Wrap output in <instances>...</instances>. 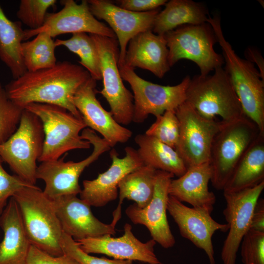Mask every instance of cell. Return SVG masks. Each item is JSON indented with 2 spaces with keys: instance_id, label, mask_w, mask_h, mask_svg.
I'll use <instances>...</instances> for the list:
<instances>
[{
  "instance_id": "44dd1931",
  "label": "cell",
  "mask_w": 264,
  "mask_h": 264,
  "mask_svg": "<svg viewBox=\"0 0 264 264\" xmlns=\"http://www.w3.org/2000/svg\"><path fill=\"white\" fill-rule=\"evenodd\" d=\"M132 226L126 223L124 234L113 238L105 235L75 241L79 247L87 254H103L114 259L138 261L149 264H162L154 252L156 242L151 239L144 243L133 235Z\"/></svg>"
},
{
  "instance_id": "8fae6325",
  "label": "cell",
  "mask_w": 264,
  "mask_h": 264,
  "mask_svg": "<svg viewBox=\"0 0 264 264\" xmlns=\"http://www.w3.org/2000/svg\"><path fill=\"white\" fill-rule=\"evenodd\" d=\"M121 76L133 92L134 112L132 121L143 122L150 114L155 117L168 110H176L185 102L186 91L190 80L186 76L178 84L170 86L154 84L138 76L133 69L119 66Z\"/></svg>"
},
{
  "instance_id": "e575fe53",
  "label": "cell",
  "mask_w": 264,
  "mask_h": 264,
  "mask_svg": "<svg viewBox=\"0 0 264 264\" xmlns=\"http://www.w3.org/2000/svg\"><path fill=\"white\" fill-rule=\"evenodd\" d=\"M241 243L243 264H264V232L249 229Z\"/></svg>"
},
{
  "instance_id": "9a60e30c",
  "label": "cell",
  "mask_w": 264,
  "mask_h": 264,
  "mask_svg": "<svg viewBox=\"0 0 264 264\" xmlns=\"http://www.w3.org/2000/svg\"><path fill=\"white\" fill-rule=\"evenodd\" d=\"M174 176L171 173L157 170L154 194L149 203L144 208L134 203L125 211L134 224L145 226L152 239L165 248H171L176 243L166 215L168 188Z\"/></svg>"
},
{
  "instance_id": "ffe728a7",
  "label": "cell",
  "mask_w": 264,
  "mask_h": 264,
  "mask_svg": "<svg viewBox=\"0 0 264 264\" xmlns=\"http://www.w3.org/2000/svg\"><path fill=\"white\" fill-rule=\"evenodd\" d=\"M52 201L63 232L74 241L115 234L116 223L100 221L92 214L91 206L77 196H62Z\"/></svg>"
},
{
  "instance_id": "8992f818",
  "label": "cell",
  "mask_w": 264,
  "mask_h": 264,
  "mask_svg": "<svg viewBox=\"0 0 264 264\" xmlns=\"http://www.w3.org/2000/svg\"><path fill=\"white\" fill-rule=\"evenodd\" d=\"M260 133L257 125L245 116L222 122L210 152V181L214 188L223 190L237 164Z\"/></svg>"
},
{
  "instance_id": "2e32d148",
  "label": "cell",
  "mask_w": 264,
  "mask_h": 264,
  "mask_svg": "<svg viewBox=\"0 0 264 264\" xmlns=\"http://www.w3.org/2000/svg\"><path fill=\"white\" fill-rule=\"evenodd\" d=\"M87 1L92 15L97 20L105 21L115 34L119 46L118 66H122L129 42L138 34L152 30L159 8L137 13L125 9L109 0Z\"/></svg>"
},
{
  "instance_id": "f546056e",
  "label": "cell",
  "mask_w": 264,
  "mask_h": 264,
  "mask_svg": "<svg viewBox=\"0 0 264 264\" xmlns=\"http://www.w3.org/2000/svg\"><path fill=\"white\" fill-rule=\"evenodd\" d=\"M55 41L47 33L38 34L31 41L22 42V53L27 71H35L55 66Z\"/></svg>"
},
{
  "instance_id": "b9f144b4",
  "label": "cell",
  "mask_w": 264,
  "mask_h": 264,
  "mask_svg": "<svg viewBox=\"0 0 264 264\" xmlns=\"http://www.w3.org/2000/svg\"><path fill=\"white\" fill-rule=\"evenodd\" d=\"M1 87H1V83H0V88H1Z\"/></svg>"
},
{
  "instance_id": "d6a6232c",
  "label": "cell",
  "mask_w": 264,
  "mask_h": 264,
  "mask_svg": "<svg viewBox=\"0 0 264 264\" xmlns=\"http://www.w3.org/2000/svg\"><path fill=\"white\" fill-rule=\"evenodd\" d=\"M56 2V0H22L17 16L29 29H38L44 24L47 10Z\"/></svg>"
},
{
  "instance_id": "7a4b0ae2",
  "label": "cell",
  "mask_w": 264,
  "mask_h": 264,
  "mask_svg": "<svg viewBox=\"0 0 264 264\" xmlns=\"http://www.w3.org/2000/svg\"><path fill=\"white\" fill-rule=\"evenodd\" d=\"M207 23L212 27L220 44L228 75L239 99L244 115L264 133V80L253 63L237 55L225 39L218 17H209Z\"/></svg>"
},
{
  "instance_id": "9c48e42d",
  "label": "cell",
  "mask_w": 264,
  "mask_h": 264,
  "mask_svg": "<svg viewBox=\"0 0 264 264\" xmlns=\"http://www.w3.org/2000/svg\"><path fill=\"white\" fill-rule=\"evenodd\" d=\"M81 136L89 141L93 148L91 154L87 158L78 162L65 161L66 153L58 159L42 162L37 167L36 178L44 182L43 192L50 199L80 194L82 189L79 178L82 172L103 153L110 149L104 139L88 128L82 131Z\"/></svg>"
},
{
  "instance_id": "5bb4252c",
  "label": "cell",
  "mask_w": 264,
  "mask_h": 264,
  "mask_svg": "<svg viewBox=\"0 0 264 264\" xmlns=\"http://www.w3.org/2000/svg\"><path fill=\"white\" fill-rule=\"evenodd\" d=\"M63 8L47 13L44 24L39 29L24 30L23 41L44 32L54 38L67 33H86L116 38L112 29L99 21L91 13L87 0L78 4L73 0L62 1Z\"/></svg>"
},
{
  "instance_id": "836d02e7",
  "label": "cell",
  "mask_w": 264,
  "mask_h": 264,
  "mask_svg": "<svg viewBox=\"0 0 264 264\" xmlns=\"http://www.w3.org/2000/svg\"><path fill=\"white\" fill-rule=\"evenodd\" d=\"M23 109L11 101L4 88H0V144L7 140L15 132Z\"/></svg>"
},
{
  "instance_id": "60d3db41",
  "label": "cell",
  "mask_w": 264,
  "mask_h": 264,
  "mask_svg": "<svg viewBox=\"0 0 264 264\" xmlns=\"http://www.w3.org/2000/svg\"><path fill=\"white\" fill-rule=\"evenodd\" d=\"M245 54L247 60L257 65L259 69V72L262 79L264 80V61L261 54L257 50L252 48L247 49Z\"/></svg>"
},
{
  "instance_id": "8d00e7d4",
  "label": "cell",
  "mask_w": 264,
  "mask_h": 264,
  "mask_svg": "<svg viewBox=\"0 0 264 264\" xmlns=\"http://www.w3.org/2000/svg\"><path fill=\"white\" fill-rule=\"evenodd\" d=\"M1 162L0 158V215L5 208L8 199L21 189L35 185L25 182L16 175L8 174L2 167Z\"/></svg>"
},
{
  "instance_id": "ba28073f",
  "label": "cell",
  "mask_w": 264,
  "mask_h": 264,
  "mask_svg": "<svg viewBox=\"0 0 264 264\" xmlns=\"http://www.w3.org/2000/svg\"><path fill=\"white\" fill-rule=\"evenodd\" d=\"M164 37L168 48L170 67L181 59H188L197 65L200 75L206 76L224 64L222 55L214 49L217 40L208 23L181 25L166 33Z\"/></svg>"
},
{
  "instance_id": "30bf717a",
  "label": "cell",
  "mask_w": 264,
  "mask_h": 264,
  "mask_svg": "<svg viewBox=\"0 0 264 264\" xmlns=\"http://www.w3.org/2000/svg\"><path fill=\"white\" fill-rule=\"evenodd\" d=\"M89 35L95 44L100 62L103 88L97 93L106 99L116 121L121 125H128L133 120V98L120 73L118 41L116 38Z\"/></svg>"
},
{
  "instance_id": "3957f363",
  "label": "cell",
  "mask_w": 264,
  "mask_h": 264,
  "mask_svg": "<svg viewBox=\"0 0 264 264\" xmlns=\"http://www.w3.org/2000/svg\"><path fill=\"white\" fill-rule=\"evenodd\" d=\"M13 198L31 244L53 256L64 255L60 245L63 232L52 199L36 185L21 189Z\"/></svg>"
},
{
  "instance_id": "7c38bea8",
  "label": "cell",
  "mask_w": 264,
  "mask_h": 264,
  "mask_svg": "<svg viewBox=\"0 0 264 264\" xmlns=\"http://www.w3.org/2000/svg\"><path fill=\"white\" fill-rule=\"evenodd\" d=\"M175 112L179 123L175 150L187 167L209 162L212 143L222 122L203 118L185 102Z\"/></svg>"
},
{
  "instance_id": "d4e9b609",
  "label": "cell",
  "mask_w": 264,
  "mask_h": 264,
  "mask_svg": "<svg viewBox=\"0 0 264 264\" xmlns=\"http://www.w3.org/2000/svg\"><path fill=\"white\" fill-rule=\"evenodd\" d=\"M264 181V133H260L241 158L223 191L237 192Z\"/></svg>"
},
{
  "instance_id": "7402d4cb",
  "label": "cell",
  "mask_w": 264,
  "mask_h": 264,
  "mask_svg": "<svg viewBox=\"0 0 264 264\" xmlns=\"http://www.w3.org/2000/svg\"><path fill=\"white\" fill-rule=\"evenodd\" d=\"M168 57V48L164 36L147 30L130 41L123 65L133 69L138 67L149 70L162 78L170 68Z\"/></svg>"
},
{
  "instance_id": "cb8c5ba5",
  "label": "cell",
  "mask_w": 264,
  "mask_h": 264,
  "mask_svg": "<svg viewBox=\"0 0 264 264\" xmlns=\"http://www.w3.org/2000/svg\"><path fill=\"white\" fill-rule=\"evenodd\" d=\"M3 238L0 242V264H27L31 243L26 233L19 206L11 198L0 215Z\"/></svg>"
},
{
  "instance_id": "6da1fadb",
  "label": "cell",
  "mask_w": 264,
  "mask_h": 264,
  "mask_svg": "<svg viewBox=\"0 0 264 264\" xmlns=\"http://www.w3.org/2000/svg\"><path fill=\"white\" fill-rule=\"evenodd\" d=\"M91 76L81 66L64 61L35 71H26L5 87L8 98L22 108L31 103L57 105L82 118L73 103L77 90Z\"/></svg>"
},
{
  "instance_id": "4316f807",
  "label": "cell",
  "mask_w": 264,
  "mask_h": 264,
  "mask_svg": "<svg viewBox=\"0 0 264 264\" xmlns=\"http://www.w3.org/2000/svg\"><path fill=\"white\" fill-rule=\"evenodd\" d=\"M134 141L138 146V154L144 165L178 177L186 172L187 167L175 149L145 133L137 134Z\"/></svg>"
},
{
  "instance_id": "ac0fdd59",
  "label": "cell",
  "mask_w": 264,
  "mask_h": 264,
  "mask_svg": "<svg viewBox=\"0 0 264 264\" xmlns=\"http://www.w3.org/2000/svg\"><path fill=\"white\" fill-rule=\"evenodd\" d=\"M126 154L122 158L114 149L110 152L111 164L109 168L93 180L83 181V188L80 198L90 206L103 207L116 199L118 195V186L127 174L144 165L137 150L128 146Z\"/></svg>"
},
{
  "instance_id": "ab89813d",
  "label": "cell",
  "mask_w": 264,
  "mask_h": 264,
  "mask_svg": "<svg viewBox=\"0 0 264 264\" xmlns=\"http://www.w3.org/2000/svg\"><path fill=\"white\" fill-rule=\"evenodd\" d=\"M249 229L264 232V200H258L251 217Z\"/></svg>"
},
{
  "instance_id": "52a82bcc",
  "label": "cell",
  "mask_w": 264,
  "mask_h": 264,
  "mask_svg": "<svg viewBox=\"0 0 264 264\" xmlns=\"http://www.w3.org/2000/svg\"><path fill=\"white\" fill-rule=\"evenodd\" d=\"M44 139L41 121L35 114L24 109L15 132L0 144V158L16 175L35 185L37 161L42 155Z\"/></svg>"
},
{
  "instance_id": "484cf974",
  "label": "cell",
  "mask_w": 264,
  "mask_h": 264,
  "mask_svg": "<svg viewBox=\"0 0 264 264\" xmlns=\"http://www.w3.org/2000/svg\"><path fill=\"white\" fill-rule=\"evenodd\" d=\"M205 7L191 0H171L156 15L153 32L164 36L166 33L185 24L207 23L209 17Z\"/></svg>"
},
{
  "instance_id": "e0dca14e",
  "label": "cell",
  "mask_w": 264,
  "mask_h": 264,
  "mask_svg": "<svg viewBox=\"0 0 264 264\" xmlns=\"http://www.w3.org/2000/svg\"><path fill=\"white\" fill-rule=\"evenodd\" d=\"M167 210L177 224L181 235L204 250L210 264H216L212 236L217 231L223 232L228 231V224L219 223L208 211L189 207L170 195Z\"/></svg>"
},
{
  "instance_id": "277c9868",
  "label": "cell",
  "mask_w": 264,
  "mask_h": 264,
  "mask_svg": "<svg viewBox=\"0 0 264 264\" xmlns=\"http://www.w3.org/2000/svg\"><path fill=\"white\" fill-rule=\"evenodd\" d=\"M211 75H196L190 79L185 102L199 115L210 120L218 117L224 122L245 116L230 79L222 67Z\"/></svg>"
},
{
  "instance_id": "4fadbf2b",
  "label": "cell",
  "mask_w": 264,
  "mask_h": 264,
  "mask_svg": "<svg viewBox=\"0 0 264 264\" xmlns=\"http://www.w3.org/2000/svg\"><path fill=\"white\" fill-rule=\"evenodd\" d=\"M264 189V181L237 192L223 191L226 206L223 211L229 232L221 252L223 264H235L243 237L248 231L253 210Z\"/></svg>"
},
{
  "instance_id": "f35d334b",
  "label": "cell",
  "mask_w": 264,
  "mask_h": 264,
  "mask_svg": "<svg viewBox=\"0 0 264 264\" xmlns=\"http://www.w3.org/2000/svg\"><path fill=\"white\" fill-rule=\"evenodd\" d=\"M119 6L128 10L142 13L159 8L167 2L166 0H121Z\"/></svg>"
},
{
  "instance_id": "74e56055",
  "label": "cell",
  "mask_w": 264,
  "mask_h": 264,
  "mask_svg": "<svg viewBox=\"0 0 264 264\" xmlns=\"http://www.w3.org/2000/svg\"><path fill=\"white\" fill-rule=\"evenodd\" d=\"M27 264H80L71 257L64 254L55 257L31 245L27 258Z\"/></svg>"
},
{
  "instance_id": "d590c367",
  "label": "cell",
  "mask_w": 264,
  "mask_h": 264,
  "mask_svg": "<svg viewBox=\"0 0 264 264\" xmlns=\"http://www.w3.org/2000/svg\"><path fill=\"white\" fill-rule=\"evenodd\" d=\"M60 245L64 254L71 257L80 264H132L131 260H110L91 256L84 252L72 237L64 232Z\"/></svg>"
},
{
  "instance_id": "4dcf8cb0",
  "label": "cell",
  "mask_w": 264,
  "mask_h": 264,
  "mask_svg": "<svg viewBox=\"0 0 264 264\" xmlns=\"http://www.w3.org/2000/svg\"><path fill=\"white\" fill-rule=\"evenodd\" d=\"M55 44L56 47L65 46L70 51L77 55L80 59L79 63L88 71L91 78L96 81L101 80L99 56L95 44L89 34L74 33L68 39H56Z\"/></svg>"
},
{
  "instance_id": "83f0119b",
  "label": "cell",
  "mask_w": 264,
  "mask_h": 264,
  "mask_svg": "<svg viewBox=\"0 0 264 264\" xmlns=\"http://www.w3.org/2000/svg\"><path fill=\"white\" fill-rule=\"evenodd\" d=\"M156 172L157 170L144 165L122 179L118 186L119 200L113 219L118 221L121 218V205L125 198L134 201L140 208L149 203L154 194Z\"/></svg>"
},
{
  "instance_id": "5b68a950",
  "label": "cell",
  "mask_w": 264,
  "mask_h": 264,
  "mask_svg": "<svg viewBox=\"0 0 264 264\" xmlns=\"http://www.w3.org/2000/svg\"><path fill=\"white\" fill-rule=\"evenodd\" d=\"M24 109L37 115L43 125L44 139L38 161L58 159L70 151L90 148L89 142L80 134L87 128L82 118L54 105L31 103Z\"/></svg>"
},
{
  "instance_id": "603a6c76",
  "label": "cell",
  "mask_w": 264,
  "mask_h": 264,
  "mask_svg": "<svg viewBox=\"0 0 264 264\" xmlns=\"http://www.w3.org/2000/svg\"><path fill=\"white\" fill-rule=\"evenodd\" d=\"M211 177L209 162L189 166L183 175L172 179L169 195L180 202H187L193 207L211 214L216 202V196L208 188Z\"/></svg>"
},
{
  "instance_id": "1f68e13d",
  "label": "cell",
  "mask_w": 264,
  "mask_h": 264,
  "mask_svg": "<svg viewBox=\"0 0 264 264\" xmlns=\"http://www.w3.org/2000/svg\"><path fill=\"white\" fill-rule=\"evenodd\" d=\"M145 134L176 149L179 135V123L175 110H168L155 117Z\"/></svg>"
},
{
  "instance_id": "d6986e66",
  "label": "cell",
  "mask_w": 264,
  "mask_h": 264,
  "mask_svg": "<svg viewBox=\"0 0 264 264\" xmlns=\"http://www.w3.org/2000/svg\"><path fill=\"white\" fill-rule=\"evenodd\" d=\"M96 81L90 78L76 92L73 103L87 127L102 136L111 148L127 142L132 135L129 129L119 124L110 111L106 110L96 98Z\"/></svg>"
},
{
  "instance_id": "f1b7e54d",
  "label": "cell",
  "mask_w": 264,
  "mask_h": 264,
  "mask_svg": "<svg viewBox=\"0 0 264 264\" xmlns=\"http://www.w3.org/2000/svg\"><path fill=\"white\" fill-rule=\"evenodd\" d=\"M24 30L20 21H12L0 5V59L10 69L13 79L27 71L22 53Z\"/></svg>"
}]
</instances>
